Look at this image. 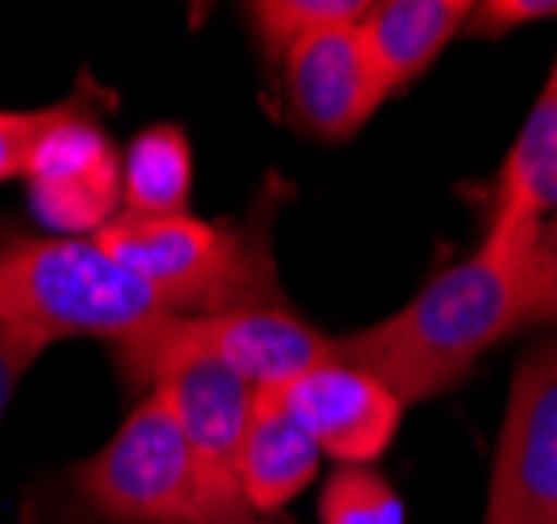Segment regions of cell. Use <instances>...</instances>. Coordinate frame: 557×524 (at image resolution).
Here are the masks:
<instances>
[{"label":"cell","mask_w":557,"mask_h":524,"mask_svg":"<svg viewBox=\"0 0 557 524\" xmlns=\"http://www.w3.org/2000/svg\"><path fill=\"white\" fill-rule=\"evenodd\" d=\"M541 219L491 215L470 256L432 277L391 319L339 336L335 357L373 374L407 403L445 394L486 349L529 328V256Z\"/></svg>","instance_id":"1"},{"label":"cell","mask_w":557,"mask_h":524,"mask_svg":"<svg viewBox=\"0 0 557 524\" xmlns=\"http://www.w3.org/2000/svg\"><path fill=\"white\" fill-rule=\"evenodd\" d=\"M168 319V306L92 235L17 240L0 248V324L38 340L92 336L122 344Z\"/></svg>","instance_id":"2"},{"label":"cell","mask_w":557,"mask_h":524,"mask_svg":"<svg viewBox=\"0 0 557 524\" xmlns=\"http://www.w3.org/2000/svg\"><path fill=\"white\" fill-rule=\"evenodd\" d=\"M168 306V315H223L239 306H281L264 231H239L197 215H117L92 235Z\"/></svg>","instance_id":"3"},{"label":"cell","mask_w":557,"mask_h":524,"mask_svg":"<svg viewBox=\"0 0 557 524\" xmlns=\"http://www.w3.org/2000/svg\"><path fill=\"white\" fill-rule=\"evenodd\" d=\"M72 491L106 524H223L160 394H143L106 449L72 470Z\"/></svg>","instance_id":"4"},{"label":"cell","mask_w":557,"mask_h":524,"mask_svg":"<svg viewBox=\"0 0 557 524\" xmlns=\"http://www.w3.org/2000/svg\"><path fill=\"white\" fill-rule=\"evenodd\" d=\"M482 524H557V340L511 374Z\"/></svg>","instance_id":"5"},{"label":"cell","mask_w":557,"mask_h":524,"mask_svg":"<svg viewBox=\"0 0 557 524\" xmlns=\"http://www.w3.org/2000/svg\"><path fill=\"white\" fill-rule=\"evenodd\" d=\"M22 181L38 222L67 240H88L122 215V151L76 101L59 106Z\"/></svg>","instance_id":"6"},{"label":"cell","mask_w":557,"mask_h":524,"mask_svg":"<svg viewBox=\"0 0 557 524\" xmlns=\"http://www.w3.org/2000/svg\"><path fill=\"white\" fill-rule=\"evenodd\" d=\"M285 113L314 143H344L391 97L364 56L357 22L302 38L281 59Z\"/></svg>","instance_id":"7"},{"label":"cell","mask_w":557,"mask_h":524,"mask_svg":"<svg viewBox=\"0 0 557 524\" xmlns=\"http://www.w3.org/2000/svg\"><path fill=\"white\" fill-rule=\"evenodd\" d=\"M281 399L302 419L319 453L339 466H373L394 444L407 412L386 382L339 357L285 387Z\"/></svg>","instance_id":"8"},{"label":"cell","mask_w":557,"mask_h":524,"mask_svg":"<svg viewBox=\"0 0 557 524\" xmlns=\"http://www.w3.org/2000/svg\"><path fill=\"white\" fill-rule=\"evenodd\" d=\"M197 336L219 361H226L256 394L285 390L310 369L335 361V340L310 328L289 306H239L223 315H197Z\"/></svg>","instance_id":"9"},{"label":"cell","mask_w":557,"mask_h":524,"mask_svg":"<svg viewBox=\"0 0 557 524\" xmlns=\"http://www.w3.org/2000/svg\"><path fill=\"white\" fill-rule=\"evenodd\" d=\"M319 466H323V453L302 428V419L289 412L281 390H260L251 399L239 462H235V483L248 516L260 521L289 508L319 478Z\"/></svg>","instance_id":"10"},{"label":"cell","mask_w":557,"mask_h":524,"mask_svg":"<svg viewBox=\"0 0 557 524\" xmlns=\"http://www.w3.org/2000/svg\"><path fill=\"white\" fill-rule=\"evenodd\" d=\"M470 0H377L364 9L357 34L386 93L419 81L448 42L466 29Z\"/></svg>","instance_id":"11"},{"label":"cell","mask_w":557,"mask_h":524,"mask_svg":"<svg viewBox=\"0 0 557 524\" xmlns=\"http://www.w3.org/2000/svg\"><path fill=\"white\" fill-rule=\"evenodd\" d=\"M557 210V59L549 81L541 88L536 106L524 118L520 135L511 143L499 168L491 215H529L549 219Z\"/></svg>","instance_id":"12"},{"label":"cell","mask_w":557,"mask_h":524,"mask_svg":"<svg viewBox=\"0 0 557 524\" xmlns=\"http://www.w3.org/2000/svg\"><path fill=\"white\" fill-rule=\"evenodd\" d=\"M194 197V147L172 122L143 126L122 151V215L168 219L189 215Z\"/></svg>","instance_id":"13"},{"label":"cell","mask_w":557,"mask_h":524,"mask_svg":"<svg viewBox=\"0 0 557 524\" xmlns=\"http://www.w3.org/2000/svg\"><path fill=\"white\" fill-rule=\"evenodd\" d=\"M369 0H260L248 4V26L260 42V51L281 63L289 47H298L302 38L319 34L327 26H348L361 22Z\"/></svg>","instance_id":"14"},{"label":"cell","mask_w":557,"mask_h":524,"mask_svg":"<svg viewBox=\"0 0 557 524\" xmlns=\"http://www.w3.org/2000/svg\"><path fill=\"white\" fill-rule=\"evenodd\" d=\"M319 524H407V508L373 466H335L323 478Z\"/></svg>","instance_id":"15"},{"label":"cell","mask_w":557,"mask_h":524,"mask_svg":"<svg viewBox=\"0 0 557 524\" xmlns=\"http://www.w3.org/2000/svg\"><path fill=\"white\" fill-rule=\"evenodd\" d=\"M59 106H42V110H0V185L17 181L26 172L29 156L38 147L42 131L55 122Z\"/></svg>","instance_id":"16"},{"label":"cell","mask_w":557,"mask_h":524,"mask_svg":"<svg viewBox=\"0 0 557 524\" xmlns=\"http://www.w3.org/2000/svg\"><path fill=\"white\" fill-rule=\"evenodd\" d=\"M557 324V210L541 222L529 256V328Z\"/></svg>","instance_id":"17"},{"label":"cell","mask_w":557,"mask_h":524,"mask_svg":"<svg viewBox=\"0 0 557 524\" xmlns=\"http://www.w3.org/2000/svg\"><path fill=\"white\" fill-rule=\"evenodd\" d=\"M557 17V0H486V4H470L466 29L470 38H503L511 29L529 26V22H545Z\"/></svg>","instance_id":"18"},{"label":"cell","mask_w":557,"mask_h":524,"mask_svg":"<svg viewBox=\"0 0 557 524\" xmlns=\"http://www.w3.org/2000/svg\"><path fill=\"white\" fill-rule=\"evenodd\" d=\"M42 349H47V340L0 324V424H4V412H9L13 394L22 387V378L29 374V365L42 357Z\"/></svg>","instance_id":"19"},{"label":"cell","mask_w":557,"mask_h":524,"mask_svg":"<svg viewBox=\"0 0 557 524\" xmlns=\"http://www.w3.org/2000/svg\"><path fill=\"white\" fill-rule=\"evenodd\" d=\"M244 524H285V521H256V516H251V521H244Z\"/></svg>","instance_id":"20"}]
</instances>
